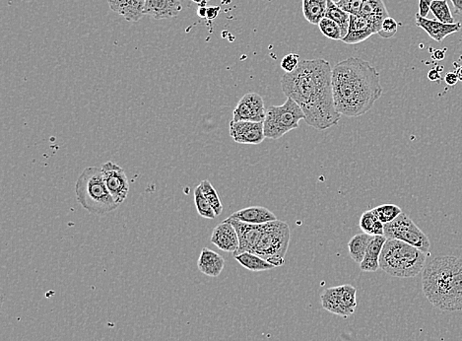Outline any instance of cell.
<instances>
[{"label":"cell","instance_id":"cell-31","mask_svg":"<svg viewBox=\"0 0 462 341\" xmlns=\"http://www.w3.org/2000/svg\"><path fill=\"white\" fill-rule=\"evenodd\" d=\"M373 210L383 224L392 222L402 213L400 206L390 205V203L378 206Z\"/></svg>","mask_w":462,"mask_h":341},{"label":"cell","instance_id":"cell-17","mask_svg":"<svg viewBox=\"0 0 462 341\" xmlns=\"http://www.w3.org/2000/svg\"><path fill=\"white\" fill-rule=\"evenodd\" d=\"M182 10L181 0H146L144 15L155 20L177 17Z\"/></svg>","mask_w":462,"mask_h":341},{"label":"cell","instance_id":"cell-14","mask_svg":"<svg viewBox=\"0 0 462 341\" xmlns=\"http://www.w3.org/2000/svg\"><path fill=\"white\" fill-rule=\"evenodd\" d=\"M382 27L360 15L350 16L347 35L342 42L348 45H357L369 39L373 35L379 34Z\"/></svg>","mask_w":462,"mask_h":341},{"label":"cell","instance_id":"cell-23","mask_svg":"<svg viewBox=\"0 0 462 341\" xmlns=\"http://www.w3.org/2000/svg\"><path fill=\"white\" fill-rule=\"evenodd\" d=\"M327 1L329 0H302V9L307 21L313 25H319L326 17Z\"/></svg>","mask_w":462,"mask_h":341},{"label":"cell","instance_id":"cell-35","mask_svg":"<svg viewBox=\"0 0 462 341\" xmlns=\"http://www.w3.org/2000/svg\"><path fill=\"white\" fill-rule=\"evenodd\" d=\"M364 0H341L337 4L345 12L350 15H359Z\"/></svg>","mask_w":462,"mask_h":341},{"label":"cell","instance_id":"cell-33","mask_svg":"<svg viewBox=\"0 0 462 341\" xmlns=\"http://www.w3.org/2000/svg\"><path fill=\"white\" fill-rule=\"evenodd\" d=\"M398 24L393 18L388 16L383 20L379 35L385 39H390L397 33Z\"/></svg>","mask_w":462,"mask_h":341},{"label":"cell","instance_id":"cell-8","mask_svg":"<svg viewBox=\"0 0 462 341\" xmlns=\"http://www.w3.org/2000/svg\"><path fill=\"white\" fill-rule=\"evenodd\" d=\"M383 236L387 240H398L415 247L424 253L430 251V240L426 234L405 213H401L392 222L385 224Z\"/></svg>","mask_w":462,"mask_h":341},{"label":"cell","instance_id":"cell-34","mask_svg":"<svg viewBox=\"0 0 462 341\" xmlns=\"http://www.w3.org/2000/svg\"><path fill=\"white\" fill-rule=\"evenodd\" d=\"M301 63L299 55L297 53H291L285 55L281 60V68L285 73H290L295 71Z\"/></svg>","mask_w":462,"mask_h":341},{"label":"cell","instance_id":"cell-19","mask_svg":"<svg viewBox=\"0 0 462 341\" xmlns=\"http://www.w3.org/2000/svg\"><path fill=\"white\" fill-rule=\"evenodd\" d=\"M229 218L236 219V220L243 223L255 224V225L278 220L273 212L263 206H251V207L243 208V210L233 212Z\"/></svg>","mask_w":462,"mask_h":341},{"label":"cell","instance_id":"cell-18","mask_svg":"<svg viewBox=\"0 0 462 341\" xmlns=\"http://www.w3.org/2000/svg\"><path fill=\"white\" fill-rule=\"evenodd\" d=\"M110 9L128 22H138L144 16L146 0H108Z\"/></svg>","mask_w":462,"mask_h":341},{"label":"cell","instance_id":"cell-22","mask_svg":"<svg viewBox=\"0 0 462 341\" xmlns=\"http://www.w3.org/2000/svg\"><path fill=\"white\" fill-rule=\"evenodd\" d=\"M359 15L375 23L380 27H382L383 20L390 16L383 0H364Z\"/></svg>","mask_w":462,"mask_h":341},{"label":"cell","instance_id":"cell-37","mask_svg":"<svg viewBox=\"0 0 462 341\" xmlns=\"http://www.w3.org/2000/svg\"><path fill=\"white\" fill-rule=\"evenodd\" d=\"M458 77L456 72H449L446 73L445 76V82L448 84L449 86H454L456 83L458 82Z\"/></svg>","mask_w":462,"mask_h":341},{"label":"cell","instance_id":"cell-44","mask_svg":"<svg viewBox=\"0 0 462 341\" xmlns=\"http://www.w3.org/2000/svg\"><path fill=\"white\" fill-rule=\"evenodd\" d=\"M456 75H458V80L461 81V82H462V65L459 66L458 70H456Z\"/></svg>","mask_w":462,"mask_h":341},{"label":"cell","instance_id":"cell-38","mask_svg":"<svg viewBox=\"0 0 462 341\" xmlns=\"http://www.w3.org/2000/svg\"><path fill=\"white\" fill-rule=\"evenodd\" d=\"M220 10V6L209 7V9H207V17L209 20L215 19L218 16V14H219Z\"/></svg>","mask_w":462,"mask_h":341},{"label":"cell","instance_id":"cell-13","mask_svg":"<svg viewBox=\"0 0 462 341\" xmlns=\"http://www.w3.org/2000/svg\"><path fill=\"white\" fill-rule=\"evenodd\" d=\"M230 136L240 144L256 145L265 139L263 123L253 121H231Z\"/></svg>","mask_w":462,"mask_h":341},{"label":"cell","instance_id":"cell-4","mask_svg":"<svg viewBox=\"0 0 462 341\" xmlns=\"http://www.w3.org/2000/svg\"><path fill=\"white\" fill-rule=\"evenodd\" d=\"M75 195L84 210L100 217L113 212L119 206L109 192L101 170L98 167H87L82 170L76 180Z\"/></svg>","mask_w":462,"mask_h":341},{"label":"cell","instance_id":"cell-1","mask_svg":"<svg viewBox=\"0 0 462 341\" xmlns=\"http://www.w3.org/2000/svg\"><path fill=\"white\" fill-rule=\"evenodd\" d=\"M281 88L287 98L298 104L309 126L326 131L339 123L341 114L334 105L332 67L324 58L301 60L295 71L282 76Z\"/></svg>","mask_w":462,"mask_h":341},{"label":"cell","instance_id":"cell-36","mask_svg":"<svg viewBox=\"0 0 462 341\" xmlns=\"http://www.w3.org/2000/svg\"><path fill=\"white\" fill-rule=\"evenodd\" d=\"M434 0H419V12L421 17L427 18L431 11V4Z\"/></svg>","mask_w":462,"mask_h":341},{"label":"cell","instance_id":"cell-16","mask_svg":"<svg viewBox=\"0 0 462 341\" xmlns=\"http://www.w3.org/2000/svg\"><path fill=\"white\" fill-rule=\"evenodd\" d=\"M210 241L213 245L226 253H235L240 245L235 227L232 224L225 222V221L216 226Z\"/></svg>","mask_w":462,"mask_h":341},{"label":"cell","instance_id":"cell-29","mask_svg":"<svg viewBox=\"0 0 462 341\" xmlns=\"http://www.w3.org/2000/svg\"><path fill=\"white\" fill-rule=\"evenodd\" d=\"M199 187L202 188V193L204 195L205 198H207V202L210 203L213 210L215 211L216 216H219L223 211V205L221 202L219 195H218L211 183L208 180H203L200 183Z\"/></svg>","mask_w":462,"mask_h":341},{"label":"cell","instance_id":"cell-40","mask_svg":"<svg viewBox=\"0 0 462 341\" xmlns=\"http://www.w3.org/2000/svg\"><path fill=\"white\" fill-rule=\"evenodd\" d=\"M451 1L453 2L456 13L462 16V0H451Z\"/></svg>","mask_w":462,"mask_h":341},{"label":"cell","instance_id":"cell-5","mask_svg":"<svg viewBox=\"0 0 462 341\" xmlns=\"http://www.w3.org/2000/svg\"><path fill=\"white\" fill-rule=\"evenodd\" d=\"M427 254L398 240H387L380 258V269L398 278L417 276L425 269Z\"/></svg>","mask_w":462,"mask_h":341},{"label":"cell","instance_id":"cell-45","mask_svg":"<svg viewBox=\"0 0 462 341\" xmlns=\"http://www.w3.org/2000/svg\"><path fill=\"white\" fill-rule=\"evenodd\" d=\"M331 1H334V4H339V2L341 1V0H331Z\"/></svg>","mask_w":462,"mask_h":341},{"label":"cell","instance_id":"cell-2","mask_svg":"<svg viewBox=\"0 0 462 341\" xmlns=\"http://www.w3.org/2000/svg\"><path fill=\"white\" fill-rule=\"evenodd\" d=\"M332 90L336 111L347 118L367 114L383 92L379 71L367 60L354 57L332 68Z\"/></svg>","mask_w":462,"mask_h":341},{"label":"cell","instance_id":"cell-25","mask_svg":"<svg viewBox=\"0 0 462 341\" xmlns=\"http://www.w3.org/2000/svg\"><path fill=\"white\" fill-rule=\"evenodd\" d=\"M236 261L245 269L253 272L270 271L273 269V264H269L265 259H261L258 254L253 253H243L233 256Z\"/></svg>","mask_w":462,"mask_h":341},{"label":"cell","instance_id":"cell-42","mask_svg":"<svg viewBox=\"0 0 462 341\" xmlns=\"http://www.w3.org/2000/svg\"><path fill=\"white\" fill-rule=\"evenodd\" d=\"M197 14L199 17H207V9L205 6H199V9L197 10Z\"/></svg>","mask_w":462,"mask_h":341},{"label":"cell","instance_id":"cell-24","mask_svg":"<svg viewBox=\"0 0 462 341\" xmlns=\"http://www.w3.org/2000/svg\"><path fill=\"white\" fill-rule=\"evenodd\" d=\"M373 237L369 234L361 233L356 234L352 237L351 240L348 243V249H349V254L353 261L356 264H361L364 259L365 251H367L368 246L370 242L372 241Z\"/></svg>","mask_w":462,"mask_h":341},{"label":"cell","instance_id":"cell-26","mask_svg":"<svg viewBox=\"0 0 462 341\" xmlns=\"http://www.w3.org/2000/svg\"><path fill=\"white\" fill-rule=\"evenodd\" d=\"M360 229L363 233L370 236H382L385 232V224L378 218L374 210H368L360 218Z\"/></svg>","mask_w":462,"mask_h":341},{"label":"cell","instance_id":"cell-32","mask_svg":"<svg viewBox=\"0 0 462 341\" xmlns=\"http://www.w3.org/2000/svg\"><path fill=\"white\" fill-rule=\"evenodd\" d=\"M319 27L324 37L334 40H343V35H342L339 25L329 18L324 17V19H321L319 23Z\"/></svg>","mask_w":462,"mask_h":341},{"label":"cell","instance_id":"cell-15","mask_svg":"<svg viewBox=\"0 0 462 341\" xmlns=\"http://www.w3.org/2000/svg\"><path fill=\"white\" fill-rule=\"evenodd\" d=\"M416 26L421 28L430 36L431 39L436 42L441 43L449 35L461 31L462 25L461 22L454 24H446L435 19L421 17L418 13L415 16Z\"/></svg>","mask_w":462,"mask_h":341},{"label":"cell","instance_id":"cell-30","mask_svg":"<svg viewBox=\"0 0 462 341\" xmlns=\"http://www.w3.org/2000/svg\"><path fill=\"white\" fill-rule=\"evenodd\" d=\"M194 203L198 215L202 217L207 219H214L216 217L215 211L213 210L210 203L207 202L199 185L195 188L194 190Z\"/></svg>","mask_w":462,"mask_h":341},{"label":"cell","instance_id":"cell-7","mask_svg":"<svg viewBox=\"0 0 462 341\" xmlns=\"http://www.w3.org/2000/svg\"><path fill=\"white\" fill-rule=\"evenodd\" d=\"M302 119H304V112L296 102L287 98L283 105L270 106L266 109L264 136L268 139H281L288 132L298 129Z\"/></svg>","mask_w":462,"mask_h":341},{"label":"cell","instance_id":"cell-3","mask_svg":"<svg viewBox=\"0 0 462 341\" xmlns=\"http://www.w3.org/2000/svg\"><path fill=\"white\" fill-rule=\"evenodd\" d=\"M423 291L429 302L445 312L462 310V259H434L423 271Z\"/></svg>","mask_w":462,"mask_h":341},{"label":"cell","instance_id":"cell-20","mask_svg":"<svg viewBox=\"0 0 462 341\" xmlns=\"http://www.w3.org/2000/svg\"><path fill=\"white\" fill-rule=\"evenodd\" d=\"M225 266V259L212 249L203 248L197 261L200 272L210 277H218Z\"/></svg>","mask_w":462,"mask_h":341},{"label":"cell","instance_id":"cell-9","mask_svg":"<svg viewBox=\"0 0 462 341\" xmlns=\"http://www.w3.org/2000/svg\"><path fill=\"white\" fill-rule=\"evenodd\" d=\"M356 294L357 289L349 284L326 289L321 296L322 307L332 314L347 319L356 310Z\"/></svg>","mask_w":462,"mask_h":341},{"label":"cell","instance_id":"cell-39","mask_svg":"<svg viewBox=\"0 0 462 341\" xmlns=\"http://www.w3.org/2000/svg\"><path fill=\"white\" fill-rule=\"evenodd\" d=\"M428 78L430 79L431 81H438L439 79L441 78L440 71L436 70V68L431 70L429 71Z\"/></svg>","mask_w":462,"mask_h":341},{"label":"cell","instance_id":"cell-10","mask_svg":"<svg viewBox=\"0 0 462 341\" xmlns=\"http://www.w3.org/2000/svg\"><path fill=\"white\" fill-rule=\"evenodd\" d=\"M104 180L115 202L121 205L128 197L129 183L123 168L113 161L106 162L101 168Z\"/></svg>","mask_w":462,"mask_h":341},{"label":"cell","instance_id":"cell-21","mask_svg":"<svg viewBox=\"0 0 462 341\" xmlns=\"http://www.w3.org/2000/svg\"><path fill=\"white\" fill-rule=\"evenodd\" d=\"M387 239L385 236H374L365 251L360 269L364 272H375L380 269V258Z\"/></svg>","mask_w":462,"mask_h":341},{"label":"cell","instance_id":"cell-12","mask_svg":"<svg viewBox=\"0 0 462 341\" xmlns=\"http://www.w3.org/2000/svg\"><path fill=\"white\" fill-rule=\"evenodd\" d=\"M224 221L232 224L235 227L236 231H237L238 242H240V245H238L237 251L233 253V256L243 253L253 254L256 245H258L264 230H265L266 223L255 225V224L241 222V221L229 217L226 218Z\"/></svg>","mask_w":462,"mask_h":341},{"label":"cell","instance_id":"cell-11","mask_svg":"<svg viewBox=\"0 0 462 341\" xmlns=\"http://www.w3.org/2000/svg\"><path fill=\"white\" fill-rule=\"evenodd\" d=\"M266 117L263 97L260 94L251 92L238 101L237 107L233 112V121H253L263 123Z\"/></svg>","mask_w":462,"mask_h":341},{"label":"cell","instance_id":"cell-41","mask_svg":"<svg viewBox=\"0 0 462 341\" xmlns=\"http://www.w3.org/2000/svg\"><path fill=\"white\" fill-rule=\"evenodd\" d=\"M446 50H436L434 53L433 58L436 60H443L446 58Z\"/></svg>","mask_w":462,"mask_h":341},{"label":"cell","instance_id":"cell-27","mask_svg":"<svg viewBox=\"0 0 462 341\" xmlns=\"http://www.w3.org/2000/svg\"><path fill=\"white\" fill-rule=\"evenodd\" d=\"M350 16H351V15L340 9V7L337 6V4H334L331 0L327 1L326 17L329 18L332 21L337 23V24L339 25L340 29H341L342 31V35H343V39L345 36L347 35L348 28H349Z\"/></svg>","mask_w":462,"mask_h":341},{"label":"cell","instance_id":"cell-28","mask_svg":"<svg viewBox=\"0 0 462 341\" xmlns=\"http://www.w3.org/2000/svg\"><path fill=\"white\" fill-rule=\"evenodd\" d=\"M431 12L438 21L446 23V24L456 23L446 0H434L431 4Z\"/></svg>","mask_w":462,"mask_h":341},{"label":"cell","instance_id":"cell-6","mask_svg":"<svg viewBox=\"0 0 462 341\" xmlns=\"http://www.w3.org/2000/svg\"><path fill=\"white\" fill-rule=\"evenodd\" d=\"M290 228L283 221L266 223V228L256 245L253 254L278 267L285 264L287 251L290 243Z\"/></svg>","mask_w":462,"mask_h":341},{"label":"cell","instance_id":"cell-43","mask_svg":"<svg viewBox=\"0 0 462 341\" xmlns=\"http://www.w3.org/2000/svg\"><path fill=\"white\" fill-rule=\"evenodd\" d=\"M195 4L199 5V6H205V4H207L210 0H192Z\"/></svg>","mask_w":462,"mask_h":341}]
</instances>
